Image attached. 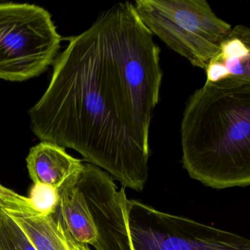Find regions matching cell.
Wrapping results in <instances>:
<instances>
[{
    "instance_id": "1",
    "label": "cell",
    "mask_w": 250,
    "mask_h": 250,
    "mask_svg": "<svg viewBox=\"0 0 250 250\" xmlns=\"http://www.w3.org/2000/svg\"><path fill=\"white\" fill-rule=\"evenodd\" d=\"M153 36L134 4H115L71 38L29 111L42 142L74 149L136 191L148 179L150 125L163 79Z\"/></svg>"
},
{
    "instance_id": "2",
    "label": "cell",
    "mask_w": 250,
    "mask_h": 250,
    "mask_svg": "<svg viewBox=\"0 0 250 250\" xmlns=\"http://www.w3.org/2000/svg\"><path fill=\"white\" fill-rule=\"evenodd\" d=\"M183 167L216 189L250 184V83H205L187 100L181 124Z\"/></svg>"
},
{
    "instance_id": "3",
    "label": "cell",
    "mask_w": 250,
    "mask_h": 250,
    "mask_svg": "<svg viewBox=\"0 0 250 250\" xmlns=\"http://www.w3.org/2000/svg\"><path fill=\"white\" fill-rule=\"evenodd\" d=\"M134 5L153 36L202 69L232 28L206 0H137Z\"/></svg>"
},
{
    "instance_id": "4",
    "label": "cell",
    "mask_w": 250,
    "mask_h": 250,
    "mask_svg": "<svg viewBox=\"0 0 250 250\" xmlns=\"http://www.w3.org/2000/svg\"><path fill=\"white\" fill-rule=\"evenodd\" d=\"M61 40L42 7L0 4V80L23 82L40 75L55 61Z\"/></svg>"
},
{
    "instance_id": "5",
    "label": "cell",
    "mask_w": 250,
    "mask_h": 250,
    "mask_svg": "<svg viewBox=\"0 0 250 250\" xmlns=\"http://www.w3.org/2000/svg\"><path fill=\"white\" fill-rule=\"evenodd\" d=\"M132 250H250V241L230 231L161 211L127 199Z\"/></svg>"
},
{
    "instance_id": "6",
    "label": "cell",
    "mask_w": 250,
    "mask_h": 250,
    "mask_svg": "<svg viewBox=\"0 0 250 250\" xmlns=\"http://www.w3.org/2000/svg\"><path fill=\"white\" fill-rule=\"evenodd\" d=\"M114 178L102 168L83 164L77 184L83 193L96 234V250H132L125 188L118 189Z\"/></svg>"
},
{
    "instance_id": "7",
    "label": "cell",
    "mask_w": 250,
    "mask_h": 250,
    "mask_svg": "<svg viewBox=\"0 0 250 250\" xmlns=\"http://www.w3.org/2000/svg\"><path fill=\"white\" fill-rule=\"evenodd\" d=\"M206 83H250V30L238 24L222 41L206 68Z\"/></svg>"
},
{
    "instance_id": "8",
    "label": "cell",
    "mask_w": 250,
    "mask_h": 250,
    "mask_svg": "<svg viewBox=\"0 0 250 250\" xmlns=\"http://www.w3.org/2000/svg\"><path fill=\"white\" fill-rule=\"evenodd\" d=\"M26 161L34 184L50 186L57 189L83 167L82 161L67 153L64 147L48 142H42L32 147Z\"/></svg>"
},
{
    "instance_id": "9",
    "label": "cell",
    "mask_w": 250,
    "mask_h": 250,
    "mask_svg": "<svg viewBox=\"0 0 250 250\" xmlns=\"http://www.w3.org/2000/svg\"><path fill=\"white\" fill-rule=\"evenodd\" d=\"M80 172L74 174L58 188L56 213L65 229L76 240L93 247L96 234L85 200L77 184Z\"/></svg>"
},
{
    "instance_id": "10",
    "label": "cell",
    "mask_w": 250,
    "mask_h": 250,
    "mask_svg": "<svg viewBox=\"0 0 250 250\" xmlns=\"http://www.w3.org/2000/svg\"><path fill=\"white\" fill-rule=\"evenodd\" d=\"M11 217L36 250H91L87 244L77 241L68 232L56 211L46 216Z\"/></svg>"
},
{
    "instance_id": "11",
    "label": "cell",
    "mask_w": 250,
    "mask_h": 250,
    "mask_svg": "<svg viewBox=\"0 0 250 250\" xmlns=\"http://www.w3.org/2000/svg\"><path fill=\"white\" fill-rule=\"evenodd\" d=\"M0 250H36L11 216L0 210Z\"/></svg>"
},
{
    "instance_id": "12",
    "label": "cell",
    "mask_w": 250,
    "mask_h": 250,
    "mask_svg": "<svg viewBox=\"0 0 250 250\" xmlns=\"http://www.w3.org/2000/svg\"><path fill=\"white\" fill-rule=\"evenodd\" d=\"M0 210L11 216H39L28 197H24L0 184Z\"/></svg>"
},
{
    "instance_id": "13",
    "label": "cell",
    "mask_w": 250,
    "mask_h": 250,
    "mask_svg": "<svg viewBox=\"0 0 250 250\" xmlns=\"http://www.w3.org/2000/svg\"><path fill=\"white\" fill-rule=\"evenodd\" d=\"M28 197L39 214L46 216L56 211L59 200L57 188L44 184H34Z\"/></svg>"
}]
</instances>
